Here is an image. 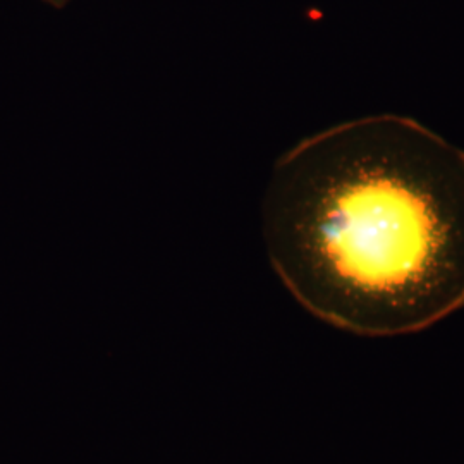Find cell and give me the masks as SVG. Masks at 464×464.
Listing matches in <instances>:
<instances>
[{
    "label": "cell",
    "mask_w": 464,
    "mask_h": 464,
    "mask_svg": "<svg viewBox=\"0 0 464 464\" xmlns=\"http://www.w3.org/2000/svg\"><path fill=\"white\" fill-rule=\"evenodd\" d=\"M270 266L339 331L401 337L464 308V150L377 114L301 140L262 203Z\"/></svg>",
    "instance_id": "cell-1"
},
{
    "label": "cell",
    "mask_w": 464,
    "mask_h": 464,
    "mask_svg": "<svg viewBox=\"0 0 464 464\" xmlns=\"http://www.w3.org/2000/svg\"><path fill=\"white\" fill-rule=\"evenodd\" d=\"M47 4H50L52 7H55V9H63V7H66L67 4H69V0H45Z\"/></svg>",
    "instance_id": "cell-2"
}]
</instances>
